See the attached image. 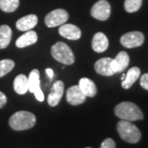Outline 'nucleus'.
I'll list each match as a JSON object with an SVG mask.
<instances>
[{
  "label": "nucleus",
  "mask_w": 148,
  "mask_h": 148,
  "mask_svg": "<svg viewBox=\"0 0 148 148\" xmlns=\"http://www.w3.org/2000/svg\"><path fill=\"white\" fill-rule=\"evenodd\" d=\"M36 123V118L35 114L28 111H18L9 119L10 127L16 131L30 129L35 126Z\"/></svg>",
  "instance_id": "1"
},
{
  "label": "nucleus",
  "mask_w": 148,
  "mask_h": 148,
  "mask_svg": "<svg viewBox=\"0 0 148 148\" xmlns=\"http://www.w3.org/2000/svg\"><path fill=\"white\" fill-rule=\"evenodd\" d=\"M114 113L122 120L137 121L143 119V113L137 105L132 102H122L114 109Z\"/></svg>",
  "instance_id": "2"
},
{
  "label": "nucleus",
  "mask_w": 148,
  "mask_h": 148,
  "mask_svg": "<svg viewBox=\"0 0 148 148\" xmlns=\"http://www.w3.org/2000/svg\"><path fill=\"white\" fill-rule=\"evenodd\" d=\"M117 130L120 138L129 143H137L142 138V133L137 126L132 124L130 121L121 120L118 123Z\"/></svg>",
  "instance_id": "3"
},
{
  "label": "nucleus",
  "mask_w": 148,
  "mask_h": 148,
  "mask_svg": "<svg viewBox=\"0 0 148 148\" xmlns=\"http://www.w3.org/2000/svg\"><path fill=\"white\" fill-rule=\"evenodd\" d=\"M51 54L55 60L66 65H71L75 61L72 49L64 42H57L53 45L51 48Z\"/></svg>",
  "instance_id": "4"
},
{
  "label": "nucleus",
  "mask_w": 148,
  "mask_h": 148,
  "mask_svg": "<svg viewBox=\"0 0 148 148\" xmlns=\"http://www.w3.org/2000/svg\"><path fill=\"white\" fill-rule=\"evenodd\" d=\"M69 13L64 9H55L48 13L45 22L48 27H55L61 26L69 20Z\"/></svg>",
  "instance_id": "5"
},
{
  "label": "nucleus",
  "mask_w": 148,
  "mask_h": 148,
  "mask_svg": "<svg viewBox=\"0 0 148 148\" xmlns=\"http://www.w3.org/2000/svg\"><path fill=\"white\" fill-rule=\"evenodd\" d=\"M95 72L102 76H112L117 73V68L114 59L110 58H102L95 64Z\"/></svg>",
  "instance_id": "6"
},
{
  "label": "nucleus",
  "mask_w": 148,
  "mask_h": 148,
  "mask_svg": "<svg viewBox=\"0 0 148 148\" xmlns=\"http://www.w3.org/2000/svg\"><path fill=\"white\" fill-rule=\"evenodd\" d=\"M111 13V7L106 0H100L95 3L90 10V14L99 21H106Z\"/></svg>",
  "instance_id": "7"
},
{
  "label": "nucleus",
  "mask_w": 148,
  "mask_h": 148,
  "mask_svg": "<svg viewBox=\"0 0 148 148\" xmlns=\"http://www.w3.org/2000/svg\"><path fill=\"white\" fill-rule=\"evenodd\" d=\"M28 90L35 94L37 101L42 102L45 100V95L40 86V72L34 69L31 72L28 77Z\"/></svg>",
  "instance_id": "8"
},
{
  "label": "nucleus",
  "mask_w": 148,
  "mask_h": 148,
  "mask_svg": "<svg viewBox=\"0 0 148 148\" xmlns=\"http://www.w3.org/2000/svg\"><path fill=\"white\" fill-rule=\"evenodd\" d=\"M144 35L140 32H131L124 34L120 38L123 46L128 49L141 46L144 42Z\"/></svg>",
  "instance_id": "9"
},
{
  "label": "nucleus",
  "mask_w": 148,
  "mask_h": 148,
  "mask_svg": "<svg viewBox=\"0 0 148 148\" xmlns=\"http://www.w3.org/2000/svg\"><path fill=\"white\" fill-rule=\"evenodd\" d=\"M64 83L62 81H56L52 86L51 91L48 95V104L50 106H58L64 95Z\"/></svg>",
  "instance_id": "10"
},
{
  "label": "nucleus",
  "mask_w": 148,
  "mask_h": 148,
  "mask_svg": "<svg viewBox=\"0 0 148 148\" xmlns=\"http://www.w3.org/2000/svg\"><path fill=\"white\" fill-rule=\"evenodd\" d=\"M66 98L70 105L78 106L84 103L86 99V95L81 90L79 86H73L67 90Z\"/></svg>",
  "instance_id": "11"
},
{
  "label": "nucleus",
  "mask_w": 148,
  "mask_h": 148,
  "mask_svg": "<svg viewBox=\"0 0 148 148\" xmlns=\"http://www.w3.org/2000/svg\"><path fill=\"white\" fill-rule=\"evenodd\" d=\"M59 34L71 40H77L81 38L82 32L78 27L73 24H63L58 30Z\"/></svg>",
  "instance_id": "12"
},
{
  "label": "nucleus",
  "mask_w": 148,
  "mask_h": 148,
  "mask_svg": "<svg viewBox=\"0 0 148 148\" xmlns=\"http://www.w3.org/2000/svg\"><path fill=\"white\" fill-rule=\"evenodd\" d=\"M38 22V17L35 14H30L23 16L16 21V28L21 32H27L32 30L36 26Z\"/></svg>",
  "instance_id": "13"
},
{
  "label": "nucleus",
  "mask_w": 148,
  "mask_h": 148,
  "mask_svg": "<svg viewBox=\"0 0 148 148\" xmlns=\"http://www.w3.org/2000/svg\"><path fill=\"white\" fill-rule=\"evenodd\" d=\"M109 47V40L106 36L102 32L96 33L92 39V49L97 53L106 51Z\"/></svg>",
  "instance_id": "14"
},
{
  "label": "nucleus",
  "mask_w": 148,
  "mask_h": 148,
  "mask_svg": "<svg viewBox=\"0 0 148 148\" xmlns=\"http://www.w3.org/2000/svg\"><path fill=\"white\" fill-rule=\"evenodd\" d=\"M38 40L36 32L34 31H27L25 34L19 37L16 41V47L24 48L36 44Z\"/></svg>",
  "instance_id": "15"
},
{
  "label": "nucleus",
  "mask_w": 148,
  "mask_h": 148,
  "mask_svg": "<svg viewBox=\"0 0 148 148\" xmlns=\"http://www.w3.org/2000/svg\"><path fill=\"white\" fill-rule=\"evenodd\" d=\"M141 70L138 67H132L125 74V78L122 82V87L124 89H129L133 83L140 77Z\"/></svg>",
  "instance_id": "16"
},
{
  "label": "nucleus",
  "mask_w": 148,
  "mask_h": 148,
  "mask_svg": "<svg viewBox=\"0 0 148 148\" xmlns=\"http://www.w3.org/2000/svg\"><path fill=\"white\" fill-rule=\"evenodd\" d=\"M79 87L81 90L88 97H94L97 93L96 86L91 80L83 77L79 81Z\"/></svg>",
  "instance_id": "17"
},
{
  "label": "nucleus",
  "mask_w": 148,
  "mask_h": 148,
  "mask_svg": "<svg viewBox=\"0 0 148 148\" xmlns=\"http://www.w3.org/2000/svg\"><path fill=\"white\" fill-rule=\"evenodd\" d=\"M14 90L19 95H24L28 90V78L24 74L16 76L13 82Z\"/></svg>",
  "instance_id": "18"
},
{
  "label": "nucleus",
  "mask_w": 148,
  "mask_h": 148,
  "mask_svg": "<svg viewBox=\"0 0 148 148\" xmlns=\"http://www.w3.org/2000/svg\"><path fill=\"white\" fill-rule=\"evenodd\" d=\"M12 32L7 25L0 27V49H5L10 44Z\"/></svg>",
  "instance_id": "19"
},
{
  "label": "nucleus",
  "mask_w": 148,
  "mask_h": 148,
  "mask_svg": "<svg viewBox=\"0 0 148 148\" xmlns=\"http://www.w3.org/2000/svg\"><path fill=\"white\" fill-rule=\"evenodd\" d=\"M129 56L126 52L121 51L117 54L116 58H114V62L116 64L117 73H121L123 70H125L126 68L129 64Z\"/></svg>",
  "instance_id": "20"
},
{
  "label": "nucleus",
  "mask_w": 148,
  "mask_h": 148,
  "mask_svg": "<svg viewBox=\"0 0 148 148\" xmlns=\"http://www.w3.org/2000/svg\"><path fill=\"white\" fill-rule=\"evenodd\" d=\"M19 0H0V9L5 12H12L19 6Z\"/></svg>",
  "instance_id": "21"
},
{
  "label": "nucleus",
  "mask_w": 148,
  "mask_h": 148,
  "mask_svg": "<svg viewBox=\"0 0 148 148\" xmlns=\"http://www.w3.org/2000/svg\"><path fill=\"white\" fill-rule=\"evenodd\" d=\"M15 67V63L11 59H3L0 61V77L10 73Z\"/></svg>",
  "instance_id": "22"
},
{
  "label": "nucleus",
  "mask_w": 148,
  "mask_h": 148,
  "mask_svg": "<svg viewBox=\"0 0 148 148\" xmlns=\"http://www.w3.org/2000/svg\"><path fill=\"white\" fill-rule=\"evenodd\" d=\"M143 4V0H125L124 8L127 12H135L140 9Z\"/></svg>",
  "instance_id": "23"
},
{
  "label": "nucleus",
  "mask_w": 148,
  "mask_h": 148,
  "mask_svg": "<svg viewBox=\"0 0 148 148\" xmlns=\"http://www.w3.org/2000/svg\"><path fill=\"white\" fill-rule=\"evenodd\" d=\"M101 148H115V143L111 138H106V140L101 143Z\"/></svg>",
  "instance_id": "24"
},
{
  "label": "nucleus",
  "mask_w": 148,
  "mask_h": 148,
  "mask_svg": "<svg viewBox=\"0 0 148 148\" xmlns=\"http://www.w3.org/2000/svg\"><path fill=\"white\" fill-rule=\"evenodd\" d=\"M140 85L145 90H148V73L143 74L140 80Z\"/></svg>",
  "instance_id": "25"
},
{
  "label": "nucleus",
  "mask_w": 148,
  "mask_h": 148,
  "mask_svg": "<svg viewBox=\"0 0 148 148\" xmlns=\"http://www.w3.org/2000/svg\"><path fill=\"white\" fill-rule=\"evenodd\" d=\"M7 96L3 92L0 91V109L3 108L7 104Z\"/></svg>",
  "instance_id": "26"
},
{
  "label": "nucleus",
  "mask_w": 148,
  "mask_h": 148,
  "mask_svg": "<svg viewBox=\"0 0 148 148\" xmlns=\"http://www.w3.org/2000/svg\"><path fill=\"white\" fill-rule=\"evenodd\" d=\"M45 72H46V73H47L48 77H49V78L50 80L53 79V76H54V73H53V69H47L46 70H45Z\"/></svg>",
  "instance_id": "27"
},
{
  "label": "nucleus",
  "mask_w": 148,
  "mask_h": 148,
  "mask_svg": "<svg viewBox=\"0 0 148 148\" xmlns=\"http://www.w3.org/2000/svg\"><path fill=\"white\" fill-rule=\"evenodd\" d=\"M124 78H125V74H123V76H122V77H121L122 81L124 79Z\"/></svg>",
  "instance_id": "28"
},
{
  "label": "nucleus",
  "mask_w": 148,
  "mask_h": 148,
  "mask_svg": "<svg viewBox=\"0 0 148 148\" xmlns=\"http://www.w3.org/2000/svg\"><path fill=\"white\" fill-rule=\"evenodd\" d=\"M86 148H91V147H86Z\"/></svg>",
  "instance_id": "29"
}]
</instances>
